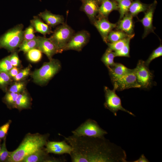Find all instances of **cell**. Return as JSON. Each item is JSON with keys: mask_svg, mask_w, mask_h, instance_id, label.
<instances>
[{"mask_svg": "<svg viewBox=\"0 0 162 162\" xmlns=\"http://www.w3.org/2000/svg\"><path fill=\"white\" fill-rule=\"evenodd\" d=\"M65 140L72 148L70 155L74 162H124L126 154L120 147L103 137L74 135Z\"/></svg>", "mask_w": 162, "mask_h": 162, "instance_id": "obj_1", "label": "cell"}, {"mask_svg": "<svg viewBox=\"0 0 162 162\" xmlns=\"http://www.w3.org/2000/svg\"><path fill=\"white\" fill-rule=\"evenodd\" d=\"M49 134L37 133L26 134L20 146L11 152L7 162H21L28 155L45 146Z\"/></svg>", "mask_w": 162, "mask_h": 162, "instance_id": "obj_2", "label": "cell"}, {"mask_svg": "<svg viewBox=\"0 0 162 162\" xmlns=\"http://www.w3.org/2000/svg\"><path fill=\"white\" fill-rule=\"evenodd\" d=\"M61 68L60 61L52 58L48 62L44 63L42 66L32 74L34 81L40 85L47 83Z\"/></svg>", "mask_w": 162, "mask_h": 162, "instance_id": "obj_3", "label": "cell"}, {"mask_svg": "<svg viewBox=\"0 0 162 162\" xmlns=\"http://www.w3.org/2000/svg\"><path fill=\"white\" fill-rule=\"evenodd\" d=\"M23 25L20 24L9 30L0 38V47L12 51L19 47L24 40Z\"/></svg>", "mask_w": 162, "mask_h": 162, "instance_id": "obj_4", "label": "cell"}, {"mask_svg": "<svg viewBox=\"0 0 162 162\" xmlns=\"http://www.w3.org/2000/svg\"><path fill=\"white\" fill-rule=\"evenodd\" d=\"M49 38L56 46L60 53L64 49L74 33V30L65 23L58 27Z\"/></svg>", "mask_w": 162, "mask_h": 162, "instance_id": "obj_5", "label": "cell"}, {"mask_svg": "<svg viewBox=\"0 0 162 162\" xmlns=\"http://www.w3.org/2000/svg\"><path fill=\"white\" fill-rule=\"evenodd\" d=\"M76 136H86L92 137H103L107 134L102 128L95 121L89 119L78 128L72 131Z\"/></svg>", "mask_w": 162, "mask_h": 162, "instance_id": "obj_6", "label": "cell"}, {"mask_svg": "<svg viewBox=\"0 0 162 162\" xmlns=\"http://www.w3.org/2000/svg\"><path fill=\"white\" fill-rule=\"evenodd\" d=\"M104 90L105 99L104 106L105 108L112 112L115 116H117V112L119 110L126 112L134 116H135L132 112L122 106L121 99L116 94L115 90H111L107 87L104 86Z\"/></svg>", "mask_w": 162, "mask_h": 162, "instance_id": "obj_7", "label": "cell"}, {"mask_svg": "<svg viewBox=\"0 0 162 162\" xmlns=\"http://www.w3.org/2000/svg\"><path fill=\"white\" fill-rule=\"evenodd\" d=\"M134 69L137 81L141 88L147 89L151 87L153 83V76L145 61L139 60Z\"/></svg>", "mask_w": 162, "mask_h": 162, "instance_id": "obj_8", "label": "cell"}, {"mask_svg": "<svg viewBox=\"0 0 162 162\" xmlns=\"http://www.w3.org/2000/svg\"><path fill=\"white\" fill-rule=\"evenodd\" d=\"M90 38L89 33L85 30L74 33L64 47L63 51L72 50L80 51L88 43Z\"/></svg>", "mask_w": 162, "mask_h": 162, "instance_id": "obj_9", "label": "cell"}, {"mask_svg": "<svg viewBox=\"0 0 162 162\" xmlns=\"http://www.w3.org/2000/svg\"><path fill=\"white\" fill-rule=\"evenodd\" d=\"M112 83L113 89L116 91H122L131 88H141L137 81L134 69Z\"/></svg>", "mask_w": 162, "mask_h": 162, "instance_id": "obj_10", "label": "cell"}, {"mask_svg": "<svg viewBox=\"0 0 162 162\" xmlns=\"http://www.w3.org/2000/svg\"><path fill=\"white\" fill-rule=\"evenodd\" d=\"M157 4L156 1L149 5L147 10L144 12V15L141 20H139L143 25L144 32L142 35L143 38H145L151 32L154 33L155 28L153 25L154 14Z\"/></svg>", "mask_w": 162, "mask_h": 162, "instance_id": "obj_11", "label": "cell"}, {"mask_svg": "<svg viewBox=\"0 0 162 162\" xmlns=\"http://www.w3.org/2000/svg\"><path fill=\"white\" fill-rule=\"evenodd\" d=\"M38 48L42 53L45 54L50 60L55 54L60 53L56 46L49 39L45 37H37Z\"/></svg>", "mask_w": 162, "mask_h": 162, "instance_id": "obj_12", "label": "cell"}, {"mask_svg": "<svg viewBox=\"0 0 162 162\" xmlns=\"http://www.w3.org/2000/svg\"><path fill=\"white\" fill-rule=\"evenodd\" d=\"M96 19L93 24L100 33L104 41L106 43L107 38L109 33L116 26V23H113L104 17Z\"/></svg>", "mask_w": 162, "mask_h": 162, "instance_id": "obj_13", "label": "cell"}, {"mask_svg": "<svg viewBox=\"0 0 162 162\" xmlns=\"http://www.w3.org/2000/svg\"><path fill=\"white\" fill-rule=\"evenodd\" d=\"M45 149L48 153H52L56 154H70L72 149V147L68 144L66 141L60 142H47Z\"/></svg>", "mask_w": 162, "mask_h": 162, "instance_id": "obj_14", "label": "cell"}, {"mask_svg": "<svg viewBox=\"0 0 162 162\" xmlns=\"http://www.w3.org/2000/svg\"><path fill=\"white\" fill-rule=\"evenodd\" d=\"M81 1L82 4L80 10L85 13L93 24L97 19L99 4L96 0H82Z\"/></svg>", "mask_w": 162, "mask_h": 162, "instance_id": "obj_15", "label": "cell"}, {"mask_svg": "<svg viewBox=\"0 0 162 162\" xmlns=\"http://www.w3.org/2000/svg\"><path fill=\"white\" fill-rule=\"evenodd\" d=\"M134 23L133 16L128 12L119 20L116 28L117 30L121 31L128 35L134 34Z\"/></svg>", "mask_w": 162, "mask_h": 162, "instance_id": "obj_16", "label": "cell"}, {"mask_svg": "<svg viewBox=\"0 0 162 162\" xmlns=\"http://www.w3.org/2000/svg\"><path fill=\"white\" fill-rule=\"evenodd\" d=\"M39 16L51 27L64 23V18L62 15L53 14L47 10L40 13Z\"/></svg>", "mask_w": 162, "mask_h": 162, "instance_id": "obj_17", "label": "cell"}, {"mask_svg": "<svg viewBox=\"0 0 162 162\" xmlns=\"http://www.w3.org/2000/svg\"><path fill=\"white\" fill-rule=\"evenodd\" d=\"M45 148H42L25 158L22 162H55L57 160L48 155Z\"/></svg>", "mask_w": 162, "mask_h": 162, "instance_id": "obj_18", "label": "cell"}, {"mask_svg": "<svg viewBox=\"0 0 162 162\" xmlns=\"http://www.w3.org/2000/svg\"><path fill=\"white\" fill-rule=\"evenodd\" d=\"M107 68L112 82L121 78L132 69L128 68L122 64L118 63H115L113 66Z\"/></svg>", "mask_w": 162, "mask_h": 162, "instance_id": "obj_19", "label": "cell"}, {"mask_svg": "<svg viewBox=\"0 0 162 162\" xmlns=\"http://www.w3.org/2000/svg\"><path fill=\"white\" fill-rule=\"evenodd\" d=\"M99 6L98 16L97 17L107 18L109 14L112 11L118 10V3L114 1L103 0Z\"/></svg>", "mask_w": 162, "mask_h": 162, "instance_id": "obj_20", "label": "cell"}, {"mask_svg": "<svg viewBox=\"0 0 162 162\" xmlns=\"http://www.w3.org/2000/svg\"><path fill=\"white\" fill-rule=\"evenodd\" d=\"M30 23L33 26L35 32L40 33L44 36L53 32L51 27L43 22L38 16H34L33 19L30 20Z\"/></svg>", "mask_w": 162, "mask_h": 162, "instance_id": "obj_21", "label": "cell"}, {"mask_svg": "<svg viewBox=\"0 0 162 162\" xmlns=\"http://www.w3.org/2000/svg\"><path fill=\"white\" fill-rule=\"evenodd\" d=\"M31 99L28 94L25 92L19 93L17 97L14 108L19 110L30 108L31 105Z\"/></svg>", "mask_w": 162, "mask_h": 162, "instance_id": "obj_22", "label": "cell"}, {"mask_svg": "<svg viewBox=\"0 0 162 162\" xmlns=\"http://www.w3.org/2000/svg\"><path fill=\"white\" fill-rule=\"evenodd\" d=\"M149 5L141 2L139 0L132 2L129 8V13L133 16H136L141 12H145Z\"/></svg>", "mask_w": 162, "mask_h": 162, "instance_id": "obj_23", "label": "cell"}, {"mask_svg": "<svg viewBox=\"0 0 162 162\" xmlns=\"http://www.w3.org/2000/svg\"><path fill=\"white\" fill-rule=\"evenodd\" d=\"M19 51L27 53L30 50L38 48V40L37 37L29 40H23L19 47Z\"/></svg>", "mask_w": 162, "mask_h": 162, "instance_id": "obj_24", "label": "cell"}, {"mask_svg": "<svg viewBox=\"0 0 162 162\" xmlns=\"http://www.w3.org/2000/svg\"><path fill=\"white\" fill-rule=\"evenodd\" d=\"M135 36V34L130 35L127 38L120 40L113 43L107 42L106 44L108 48L114 51L119 50L122 49L126 44L128 40L132 39Z\"/></svg>", "mask_w": 162, "mask_h": 162, "instance_id": "obj_25", "label": "cell"}, {"mask_svg": "<svg viewBox=\"0 0 162 162\" xmlns=\"http://www.w3.org/2000/svg\"><path fill=\"white\" fill-rule=\"evenodd\" d=\"M130 35H128L120 30H112L108 34L107 38V42L109 43L114 42L127 38Z\"/></svg>", "mask_w": 162, "mask_h": 162, "instance_id": "obj_26", "label": "cell"}, {"mask_svg": "<svg viewBox=\"0 0 162 162\" xmlns=\"http://www.w3.org/2000/svg\"><path fill=\"white\" fill-rule=\"evenodd\" d=\"M115 57L114 52L107 48L103 54L101 60L108 68L111 67L115 63L114 59Z\"/></svg>", "mask_w": 162, "mask_h": 162, "instance_id": "obj_27", "label": "cell"}, {"mask_svg": "<svg viewBox=\"0 0 162 162\" xmlns=\"http://www.w3.org/2000/svg\"><path fill=\"white\" fill-rule=\"evenodd\" d=\"M19 94L9 91L6 94L3 98V101L9 108H14Z\"/></svg>", "mask_w": 162, "mask_h": 162, "instance_id": "obj_28", "label": "cell"}, {"mask_svg": "<svg viewBox=\"0 0 162 162\" xmlns=\"http://www.w3.org/2000/svg\"><path fill=\"white\" fill-rule=\"evenodd\" d=\"M132 2V0H121L118 3V10L120 14L119 20L129 12V8Z\"/></svg>", "mask_w": 162, "mask_h": 162, "instance_id": "obj_29", "label": "cell"}, {"mask_svg": "<svg viewBox=\"0 0 162 162\" xmlns=\"http://www.w3.org/2000/svg\"><path fill=\"white\" fill-rule=\"evenodd\" d=\"M41 51L38 48L32 49L27 52L28 59L31 62H39L42 57Z\"/></svg>", "mask_w": 162, "mask_h": 162, "instance_id": "obj_30", "label": "cell"}, {"mask_svg": "<svg viewBox=\"0 0 162 162\" xmlns=\"http://www.w3.org/2000/svg\"><path fill=\"white\" fill-rule=\"evenodd\" d=\"M2 140L3 142L0 151V162H7L10 156L11 152L8 151L6 147V137Z\"/></svg>", "mask_w": 162, "mask_h": 162, "instance_id": "obj_31", "label": "cell"}, {"mask_svg": "<svg viewBox=\"0 0 162 162\" xmlns=\"http://www.w3.org/2000/svg\"><path fill=\"white\" fill-rule=\"evenodd\" d=\"M12 81L8 73L0 72V88L4 91L6 90L8 85Z\"/></svg>", "mask_w": 162, "mask_h": 162, "instance_id": "obj_32", "label": "cell"}, {"mask_svg": "<svg viewBox=\"0 0 162 162\" xmlns=\"http://www.w3.org/2000/svg\"><path fill=\"white\" fill-rule=\"evenodd\" d=\"M13 67L10 61V56L0 61V72L8 73Z\"/></svg>", "mask_w": 162, "mask_h": 162, "instance_id": "obj_33", "label": "cell"}, {"mask_svg": "<svg viewBox=\"0 0 162 162\" xmlns=\"http://www.w3.org/2000/svg\"><path fill=\"white\" fill-rule=\"evenodd\" d=\"M129 39L125 45L121 50L114 51L115 57H130V40Z\"/></svg>", "mask_w": 162, "mask_h": 162, "instance_id": "obj_34", "label": "cell"}, {"mask_svg": "<svg viewBox=\"0 0 162 162\" xmlns=\"http://www.w3.org/2000/svg\"><path fill=\"white\" fill-rule=\"evenodd\" d=\"M162 55V45L160 43V45L153 50L147 59L145 61L146 64L148 66L151 62L156 58Z\"/></svg>", "mask_w": 162, "mask_h": 162, "instance_id": "obj_35", "label": "cell"}, {"mask_svg": "<svg viewBox=\"0 0 162 162\" xmlns=\"http://www.w3.org/2000/svg\"><path fill=\"white\" fill-rule=\"evenodd\" d=\"M34 32V29L32 25L30 24L24 31L23 40H29L36 38Z\"/></svg>", "mask_w": 162, "mask_h": 162, "instance_id": "obj_36", "label": "cell"}, {"mask_svg": "<svg viewBox=\"0 0 162 162\" xmlns=\"http://www.w3.org/2000/svg\"><path fill=\"white\" fill-rule=\"evenodd\" d=\"M25 88L24 83L22 82H16L9 89V92L15 93H20L23 92Z\"/></svg>", "mask_w": 162, "mask_h": 162, "instance_id": "obj_37", "label": "cell"}, {"mask_svg": "<svg viewBox=\"0 0 162 162\" xmlns=\"http://www.w3.org/2000/svg\"><path fill=\"white\" fill-rule=\"evenodd\" d=\"M11 122V120H9L5 124L0 127V140H2L7 137Z\"/></svg>", "mask_w": 162, "mask_h": 162, "instance_id": "obj_38", "label": "cell"}, {"mask_svg": "<svg viewBox=\"0 0 162 162\" xmlns=\"http://www.w3.org/2000/svg\"><path fill=\"white\" fill-rule=\"evenodd\" d=\"M30 66H29L19 72L18 74L14 77V80L19 81L25 78L30 74Z\"/></svg>", "mask_w": 162, "mask_h": 162, "instance_id": "obj_39", "label": "cell"}, {"mask_svg": "<svg viewBox=\"0 0 162 162\" xmlns=\"http://www.w3.org/2000/svg\"><path fill=\"white\" fill-rule=\"evenodd\" d=\"M10 56V61L12 65L14 67L18 66L20 63V60L16 52H14Z\"/></svg>", "mask_w": 162, "mask_h": 162, "instance_id": "obj_40", "label": "cell"}, {"mask_svg": "<svg viewBox=\"0 0 162 162\" xmlns=\"http://www.w3.org/2000/svg\"><path fill=\"white\" fill-rule=\"evenodd\" d=\"M19 72L18 69L16 67H13L8 73L10 77H14Z\"/></svg>", "mask_w": 162, "mask_h": 162, "instance_id": "obj_41", "label": "cell"}, {"mask_svg": "<svg viewBox=\"0 0 162 162\" xmlns=\"http://www.w3.org/2000/svg\"><path fill=\"white\" fill-rule=\"evenodd\" d=\"M134 162H148L149 161L146 158L144 154H142L140 157Z\"/></svg>", "mask_w": 162, "mask_h": 162, "instance_id": "obj_42", "label": "cell"}, {"mask_svg": "<svg viewBox=\"0 0 162 162\" xmlns=\"http://www.w3.org/2000/svg\"><path fill=\"white\" fill-rule=\"evenodd\" d=\"M98 2V3L100 4L103 1V0H96Z\"/></svg>", "mask_w": 162, "mask_h": 162, "instance_id": "obj_43", "label": "cell"}, {"mask_svg": "<svg viewBox=\"0 0 162 162\" xmlns=\"http://www.w3.org/2000/svg\"><path fill=\"white\" fill-rule=\"evenodd\" d=\"M2 141V140H0V151L1 150V148H2V144H1Z\"/></svg>", "mask_w": 162, "mask_h": 162, "instance_id": "obj_44", "label": "cell"}, {"mask_svg": "<svg viewBox=\"0 0 162 162\" xmlns=\"http://www.w3.org/2000/svg\"><path fill=\"white\" fill-rule=\"evenodd\" d=\"M113 1H115L118 3L121 0H112Z\"/></svg>", "mask_w": 162, "mask_h": 162, "instance_id": "obj_45", "label": "cell"}, {"mask_svg": "<svg viewBox=\"0 0 162 162\" xmlns=\"http://www.w3.org/2000/svg\"><path fill=\"white\" fill-rule=\"evenodd\" d=\"M80 0V1H82V0Z\"/></svg>", "mask_w": 162, "mask_h": 162, "instance_id": "obj_46", "label": "cell"}]
</instances>
